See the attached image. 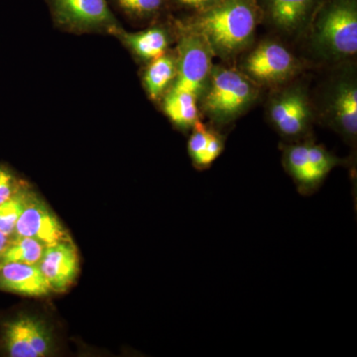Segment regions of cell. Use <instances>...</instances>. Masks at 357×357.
<instances>
[{
	"label": "cell",
	"mask_w": 357,
	"mask_h": 357,
	"mask_svg": "<svg viewBox=\"0 0 357 357\" xmlns=\"http://www.w3.org/2000/svg\"><path fill=\"white\" fill-rule=\"evenodd\" d=\"M261 20L257 0H220L195 13L188 25L206 37L213 53L229 58L248 46Z\"/></svg>",
	"instance_id": "obj_1"
},
{
	"label": "cell",
	"mask_w": 357,
	"mask_h": 357,
	"mask_svg": "<svg viewBox=\"0 0 357 357\" xmlns=\"http://www.w3.org/2000/svg\"><path fill=\"white\" fill-rule=\"evenodd\" d=\"M312 22L314 44L335 59L357 52V0H323Z\"/></svg>",
	"instance_id": "obj_2"
},
{
	"label": "cell",
	"mask_w": 357,
	"mask_h": 357,
	"mask_svg": "<svg viewBox=\"0 0 357 357\" xmlns=\"http://www.w3.org/2000/svg\"><path fill=\"white\" fill-rule=\"evenodd\" d=\"M208 82L204 109L217 123L234 121L256 98L255 86L236 70L215 68L211 70Z\"/></svg>",
	"instance_id": "obj_3"
},
{
	"label": "cell",
	"mask_w": 357,
	"mask_h": 357,
	"mask_svg": "<svg viewBox=\"0 0 357 357\" xmlns=\"http://www.w3.org/2000/svg\"><path fill=\"white\" fill-rule=\"evenodd\" d=\"M0 349L10 357L50 356L56 351V340L43 319L20 314L0 324Z\"/></svg>",
	"instance_id": "obj_4"
},
{
	"label": "cell",
	"mask_w": 357,
	"mask_h": 357,
	"mask_svg": "<svg viewBox=\"0 0 357 357\" xmlns=\"http://www.w3.org/2000/svg\"><path fill=\"white\" fill-rule=\"evenodd\" d=\"M181 26L183 33L178 47L177 76L171 89L199 96L210 79L215 53L201 32L188 24Z\"/></svg>",
	"instance_id": "obj_5"
},
{
	"label": "cell",
	"mask_w": 357,
	"mask_h": 357,
	"mask_svg": "<svg viewBox=\"0 0 357 357\" xmlns=\"http://www.w3.org/2000/svg\"><path fill=\"white\" fill-rule=\"evenodd\" d=\"M54 21L70 32L110 33L119 27L109 0H46Z\"/></svg>",
	"instance_id": "obj_6"
},
{
	"label": "cell",
	"mask_w": 357,
	"mask_h": 357,
	"mask_svg": "<svg viewBox=\"0 0 357 357\" xmlns=\"http://www.w3.org/2000/svg\"><path fill=\"white\" fill-rule=\"evenodd\" d=\"M11 237H30L45 246L70 241L69 234L57 215L33 192H30Z\"/></svg>",
	"instance_id": "obj_7"
},
{
	"label": "cell",
	"mask_w": 357,
	"mask_h": 357,
	"mask_svg": "<svg viewBox=\"0 0 357 357\" xmlns=\"http://www.w3.org/2000/svg\"><path fill=\"white\" fill-rule=\"evenodd\" d=\"M246 73L263 84H277L292 77L297 61L285 47L273 41L260 44L244 63Z\"/></svg>",
	"instance_id": "obj_8"
},
{
	"label": "cell",
	"mask_w": 357,
	"mask_h": 357,
	"mask_svg": "<svg viewBox=\"0 0 357 357\" xmlns=\"http://www.w3.org/2000/svg\"><path fill=\"white\" fill-rule=\"evenodd\" d=\"M38 267L52 291H67L79 271V255L72 239L47 245Z\"/></svg>",
	"instance_id": "obj_9"
},
{
	"label": "cell",
	"mask_w": 357,
	"mask_h": 357,
	"mask_svg": "<svg viewBox=\"0 0 357 357\" xmlns=\"http://www.w3.org/2000/svg\"><path fill=\"white\" fill-rule=\"evenodd\" d=\"M262 18L284 32H299L311 24L323 0H257Z\"/></svg>",
	"instance_id": "obj_10"
},
{
	"label": "cell",
	"mask_w": 357,
	"mask_h": 357,
	"mask_svg": "<svg viewBox=\"0 0 357 357\" xmlns=\"http://www.w3.org/2000/svg\"><path fill=\"white\" fill-rule=\"evenodd\" d=\"M270 116L283 135L287 137L303 135L311 121V109L306 95L299 89L285 91L272 103Z\"/></svg>",
	"instance_id": "obj_11"
},
{
	"label": "cell",
	"mask_w": 357,
	"mask_h": 357,
	"mask_svg": "<svg viewBox=\"0 0 357 357\" xmlns=\"http://www.w3.org/2000/svg\"><path fill=\"white\" fill-rule=\"evenodd\" d=\"M0 290L27 296L43 297L52 292L38 265L0 263Z\"/></svg>",
	"instance_id": "obj_12"
},
{
	"label": "cell",
	"mask_w": 357,
	"mask_h": 357,
	"mask_svg": "<svg viewBox=\"0 0 357 357\" xmlns=\"http://www.w3.org/2000/svg\"><path fill=\"white\" fill-rule=\"evenodd\" d=\"M283 161L286 170L303 196H310L318 191L326 178L310 158L307 143L286 148Z\"/></svg>",
	"instance_id": "obj_13"
},
{
	"label": "cell",
	"mask_w": 357,
	"mask_h": 357,
	"mask_svg": "<svg viewBox=\"0 0 357 357\" xmlns=\"http://www.w3.org/2000/svg\"><path fill=\"white\" fill-rule=\"evenodd\" d=\"M333 121L347 139L356 140L357 133V88L354 81L338 84L332 100Z\"/></svg>",
	"instance_id": "obj_14"
},
{
	"label": "cell",
	"mask_w": 357,
	"mask_h": 357,
	"mask_svg": "<svg viewBox=\"0 0 357 357\" xmlns=\"http://www.w3.org/2000/svg\"><path fill=\"white\" fill-rule=\"evenodd\" d=\"M110 34L119 37L138 58L150 62L165 55L168 48V36L163 28L154 27L144 31L128 33L119 26L112 30Z\"/></svg>",
	"instance_id": "obj_15"
},
{
	"label": "cell",
	"mask_w": 357,
	"mask_h": 357,
	"mask_svg": "<svg viewBox=\"0 0 357 357\" xmlns=\"http://www.w3.org/2000/svg\"><path fill=\"white\" fill-rule=\"evenodd\" d=\"M197 100L198 96L190 91L171 89L164 100V112L178 128H194L199 122Z\"/></svg>",
	"instance_id": "obj_16"
},
{
	"label": "cell",
	"mask_w": 357,
	"mask_h": 357,
	"mask_svg": "<svg viewBox=\"0 0 357 357\" xmlns=\"http://www.w3.org/2000/svg\"><path fill=\"white\" fill-rule=\"evenodd\" d=\"M177 76V59L172 55L161 56L151 61L144 73L145 89L152 100H158Z\"/></svg>",
	"instance_id": "obj_17"
},
{
	"label": "cell",
	"mask_w": 357,
	"mask_h": 357,
	"mask_svg": "<svg viewBox=\"0 0 357 357\" xmlns=\"http://www.w3.org/2000/svg\"><path fill=\"white\" fill-rule=\"evenodd\" d=\"M46 246L30 237H10L0 263L15 262L38 265Z\"/></svg>",
	"instance_id": "obj_18"
},
{
	"label": "cell",
	"mask_w": 357,
	"mask_h": 357,
	"mask_svg": "<svg viewBox=\"0 0 357 357\" xmlns=\"http://www.w3.org/2000/svg\"><path fill=\"white\" fill-rule=\"evenodd\" d=\"M30 192L29 188L24 185L11 198L0 204V231L6 236H13L16 222L24 210Z\"/></svg>",
	"instance_id": "obj_19"
},
{
	"label": "cell",
	"mask_w": 357,
	"mask_h": 357,
	"mask_svg": "<svg viewBox=\"0 0 357 357\" xmlns=\"http://www.w3.org/2000/svg\"><path fill=\"white\" fill-rule=\"evenodd\" d=\"M121 13L133 20H150L166 10L168 0H110Z\"/></svg>",
	"instance_id": "obj_20"
},
{
	"label": "cell",
	"mask_w": 357,
	"mask_h": 357,
	"mask_svg": "<svg viewBox=\"0 0 357 357\" xmlns=\"http://www.w3.org/2000/svg\"><path fill=\"white\" fill-rule=\"evenodd\" d=\"M223 148H225V139L222 136L215 131L210 130L206 146L199 159L195 162L194 165L201 170L208 168L222 153Z\"/></svg>",
	"instance_id": "obj_21"
},
{
	"label": "cell",
	"mask_w": 357,
	"mask_h": 357,
	"mask_svg": "<svg viewBox=\"0 0 357 357\" xmlns=\"http://www.w3.org/2000/svg\"><path fill=\"white\" fill-rule=\"evenodd\" d=\"M208 133H210V130L204 128V124H202L201 122H198L194 126V132L188 142V152H189L192 163H195L203 153L206 143H208Z\"/></svg>",
	"instance_id": "obj_22"
},
{
	"label": "cell",
	"mask_w": 357,
	"mask_h": 357,
	"mask_svg": "<svg viewBox=\"0 0 357 357\" xmlns=\"http://www.w3.org/2000/svg\"><path fill=\"white\" fill-rule=\"evenodd\" d=\"M24 185L11 173L10 170L6 167L0 166V204L11 198Z\"/></svg>",
	"instance_id": "obj_23"
},
{
	"label": "cell",
	"mask_w": 357,
	"mask_h": 357,
	"mask_svg": "<svg viewBox=\"0 0 357 357\" xmlns=\"http://www.w3.org/2000/svg\"><path fill=\"white\" fill-rule=\"evenodd\" d=\"M169 6L178 7V8L192 10L195 13H201L210 8L220 0H168Z\"/></svg>",
	"instance_id": "obj_24"
},
{
	"label": "cell",
	"mask_w": 357,
	"mask_h": 357,
	"mask_svg": "<svg viewBox=\"0 0 357 357\" xmlns=\"http://www.w3.org/2000/svg\"><path fill=\"white\" fill-rule=\"evenodd\" d=\"M10 241V237L6 236L3 232L0 231V257H1L2 253L6 250L7 244Z\"/></svg>",
	"instance_id": "obj_25"
}]
</instances>
